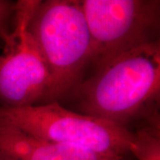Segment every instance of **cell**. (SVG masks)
Returning a JSON list of instances; mask_svg holds the SVG:
<instances>
[{"label":"cell","instance_id":"cell-2","mask_svg":"<svg viewBox=\"0 0 160 160\" xmlns=\"http://www.w3.org/2000/svg\"><path fill=\"white\" fill-rule=\"evenodd\" d=\"M50 76L45 101L57 102L79 86L92 61V39L79 1H40L29 24Z\"/></svg>","mask_w":160,"mask_h":160},{"label":"cell","instance_id":"cell-9","mask_svg":"<svg viewBox=\"0 0 160 160\" xmlns=\"http://www.w3.org/2000/svg\"><path fill=\"white\" fill-rule=\"evenodd\" d=\"M3 61V55H0V63Z\"/></svg>","mask_w":160,"mask_h":160},{"label":"cell","instance_id":"cell-6","mask_svg":"<svg viewBox=\"0 0 160 160\" xmlns=\"http://www.w3.org/2000/svg\"><path fill=\"white\" fill-rule=\"evenodd\" d=\"M0 160H125L33 137L0 119Z\"/></svg>","mask_w":160,"mask_h":160},{"label":"cell","instance_id":"cell-4","mask_svg":"<svg viewBox=\"0 0 160 160\" xmlns=\"http://www.w3.org/2000/svg\"><path fill=\"white\" fill-rule=\"evenodd\" d=\"M92 39L94 69L116 57L149 43L159 25L156 0L79 1Z\"/></svg>","mask_w":160,"mask_h":160},{"label":"cell","instance_id":"cell-7","mask_svg":"<svg viewBox=\"0 0 160 160\" xmlns=\"http://www.w3.org/2000/svg\"><path fill=\"white\" fill-rule=\"evenodd\" d=\"M129 152L137 160H160V133L158 123L133 132Z\"/></svg>","mask_w":160,"mask_h":160},{"label":"cell","instance_id":"cell-1","mask_svg":"<svg viewBox=\"0 0 160 160\" xmlns=\"http://www.w3.org/2000/svg\"><path fill=\"white\" fill-rule=\"evenodd\" d=\"M83 114L126 127L160 92L158 41L126 52L75 89Z\"/></svg>","mask_w":160,"mask_h":160},{"label":"cell","instance_id":"cell-5","mask_svg":"<svg viewBox=\"0 0 160 160\" xmlns=\"http://www.w3.org/2000/svg\"><path fill=\"white\" fill-rule=\"evenodd\" d=\"M38 0L15 3L14 29L0 63V107L22 108L45 100L50 76L39 48L29 31Z\"/></svg>","mask_w":160,"mask_h":160},{"label":"cell","instance_id":"cell-3","mask_svg":"<svg viewBox=\"0 0 160 160\" xmlns=\"http://www.w3.org/2000/svg\"><path fill=\"white\" fill-rule=\"evenodd\" d=\"M0 119L33 137L109 156L124 157L133 136L126 127L69 110L57 102L0 107Z\"/></svg>","mask_w":160,"mask_h":160},{"label":"cell","instance_id":"cell-8","mask_svg":"<svg viewBox=\"0 0 160 160\" xmlns=\"http://www.w3.org/2000/svg\"><path fill=\"white\" fill-rule=\"evenodd\" d=\"M14 10V3L0 0V38L5 42V45L10 40L12 32L10 30V22L11 18H13Z\"/></svg>","mask_w":160,"mask_h":160}]
</instances>
